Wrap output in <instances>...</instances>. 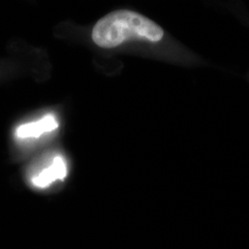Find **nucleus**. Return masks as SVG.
<instances>
[{"instance_id": "7ed1b4c3", "label": "nucleus", "mask_w": 249, "mask_h": 249, "mask_svg": "<svg viewBox=\"0 0 249 249\" xmlns=\"http://www.w3.org/2000/svg\"><path fill=\"white\" fill-rule=\"evenodd\" d=\"M57 126V121L53 116H45L36 122L19 125L16 130V136L20 139L38 138L44 133L56 129Z\"/></svg>"}, {"instance_id": "f03ea898", "label": "nucleus", "mask_w": 249, "mask_h": 249, "mask_svg": "<svg viewBox=\"0 0 249 249\" xmlns=\"http://www.w3.org/2000/svg\"><path fill=\"white\" fill-rule=\"evenodd\" d=\"M67 176V165L61 157H55L52 163L33 178V184L37 187H48L56 180H63Z\"/></svg>"}, {"instance_id": "f257e3e1", "label": "nucleus", "mask_w": 249, "mask_h": 249, "mask_svg": "<svg viewBox=\"0 0 249 249\" xmlns=\"http://www.w3.org/2000/svg\"><path fill=\"white\" fill-rule=\"evenodd\" d=\"M164 36L161 27L132 10H116L100 18L92 30V40L103 48H113L127 41L159 43Z\"/></svg>"}]
</instances>
